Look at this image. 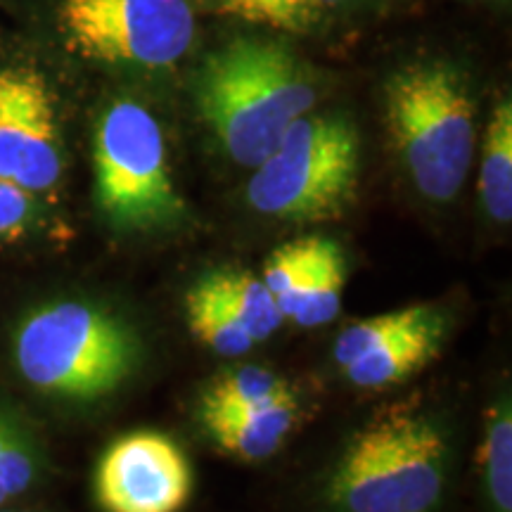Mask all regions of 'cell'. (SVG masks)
Segmentation results:
<instances>
[{
    "instance_id": "16",
    "label": "cell",
    "mask_w": 512,
    "mask_h": 512,
    "mask_svg": "<svg viewBox=\"0 0 512 512\" xmlns=\"http://www.w3.org/2000/svg\"><path fill=\"white\" fill-rule=\"evenodd\" d=\"M292 389L280 375L261 366H242L214 377L200 396V415L235 413L264 406Z\"/></svg>"
},
{
    "instance_id": "2",
    "label": "cell",
    "mask_w": 512,
    "mask_h": 512,
    "mask_svg": "<svg viewBox=\"0 0 512 512\" xmlns=\"http://www.w3.org/2000/svg\"><path fill=\"white\" fill-rule=\"evenodd\" d=\"M12 358L36 392L91 403L131 380L143 361V339L136 325L107 306L55 299L19 320Z\"/></svg>"
},
{
    "instance_id": "13",
    "label": "cell",
    "mask_w": 512,
    "mask_h": 512,
    "mask_svg": "<svg viewBox=\"0 0 512 512\" xmlns=\"http://www.w3.org/2000/svg\"><path fill=\"white\" fill-rule=\"evenodd\" d=\"M479 197L486 214L496 223L512 219V105L498 102L486 126L482 169H479Z\"/></svg>"
},
{
    "instance_id": "20",
    "label": "cell",
    "mask_w": 512,
    "mask_h": 512,
    "mask_svg": "<svg viewBox=\"0 0 512 512\" xmlns=\"http://www.w3.org/2000/svg\"><path fill=\"white\" fill-rule=\"evenodd\" d=\"M427 306L430 304H411L403 306L399 311L380 313V316L363 318L347 325V330L339 332L335 342V361L342 368H347L356 358H361L363 354H368V351H373L375 347L389 342V339H394L403 330L418 323L422 313L427 311Z\"/></svg>"
},
{
    "instance_id": "7",
    "label": "cell",
    "mask_w": 512,
    "mask_h": 512,
    "mask_svg": "<svg viewBox=\"0 0 512 512\" xmlns=\"http://www.w3.org/2000/svg\"><path fill=\"white\" fill-rule=\"evenodd\" d=\"M60 29L86 60L164 69L190 50L195 17L188 0H62Z\"/></svg>"
},
{
    "instance_id": "14",
    "label": "cell",
    "mask_w": 512,
    "mask_h": 512,
    "mask_svg": "<svg viewBox=\"0 0 512 512\" xmlns=\"http://www.w3.org/2000/svg\"><path fill=\"white\" fill-rule=\"evenodd\" d=\"M328 245V238L292 240L273 249L271 256L266 259L261 280L275 297L285 320L292 318L299 299H302L306 287L311 285L313 275L318 273Z\"/></svg>"
},
{
    "instance_id": "4",
    "label": "cell",
    "mask_w": 512,
    "mask_h": 512,
    "mask_svg": "<svg viewBox=\"0 0 512 512\" xmlns=\"http://www.w3.org/2000/svg\"><path fill=\"white\" fill-rule=\"evenodd\" d=\"M387 124L415 188L448 202L467 181L475 155V100L465 76L444 62H415L389 76Z\"/></svg>"
},
{
    "instance_id": "3",
    "label": "cell",
    "mask_w": 512,
    "mask_h": 512,
    "mask_svg": "<svg viewBox=\"0 0 512 512\" xmlns=\"http://www.w3.org/2000/svg\"><path fill=\"white\" fill-rule=\"evenodd\" d=\"M448 484L444 432L425 415H389L344 448L320 489L323 512H434Z\"/></svg>"
},
{
    "instance_id": "17",
    "label": "cell",
    "mask_w": 512,
    "mask_h": 512,
    "mask_svg": "<svg viewBox=\"0 0 512 512\" xmlns=\"http://www.w3.org/2000/svg\"><path fill=\"white\" fill-rule=\"evenodd\" d=\"M41 475V451L15 411L0 403V508L24 496Z\"/></svg>"
},
{
    "instance_id": "21",
    "label": "cell",
    "mask_w": 512,
    "mask_h": 512,
    "mask_svg": "<svg viewBox=\"0 0 512 512\" xmlns=\"http://www.w3.org/2000/svg\"><path fill=\"white\" fill-rule=\"evenodd\" d=\"M221 15L280 31H306L320 15L318 0H219Z\"/></svg>"
},
{
    "instance_id": "5",
    "label": "cell",
    "mask_w": 512,
    "mask_h": 512,
    "mask_svg": "<svg viewBox=\"0 0 512 512\" xmlns=\"http://www.w3.org/2000/svg\"><path fill=\"white\" fill-rule=\"evenodd\" d=\"M361 140L342 114H304L254 166L247 200L264 216L297 223L339 219L356 200Z\"/></svg>"
},
{
    "instance_id": "10",
    "label": "cell",
    "mask_w": 512,
    "mask_h": 512,
    "mask_svg": "<svg viewBox=\"0 0 512 512\" xmlns=\"http://www.w3.org/2000/svg\"><path fill=\"white\" fill-rule=\"evenodd\" d=\"M446 335V316L437 306H427L418 323L389 342L356 358L344 368L347 380L361 389H384L418 373L437 358Z\"/></svg>"
},
{
    "instance_id": "19",
    "label": "cell",
    "mask_w": 512,
    "mask_h": 512,
    "mask_svg": "<svg viewBox=\"0 0 512 512\" xmlns=\"http://www.w3.org/2000/svg\"><path fill=\"white\" fill-rule=\"evenodd\" d=\"M344 283H347V259H344L342 247L330 240L318 273L313 275L311 285L306 287L290 320L299 328H320L335 320L342 306Z\"/></svg>"
},
{
    "instance_id": "12",
    "label": "cell",
    "mask_w": 512,
    "mask_h": 512,
    "mask_svg": "<svg viewBox=\"0 0 512 512\" xmlns=\"http://www.w3.org/2000/svg\"><path fill=\"white\" fill-rule=\"evenodd\" d=\"M228 306L238 325L256 342H264L285 323L283 311L264 280L240 268H216L202 275Z\"/></svg>"
},
{
    "instance_id": "6",
    "label": "cell",
    "mask_w": 512,
    "mask_h": 512,
    "mask_svg": "<svg viewBox=\"0 0 512 512\" xmlns=\"http://www.w3.org/2000/svg\"><path fill=\"white\" fill-rule=\"evenodd\" d=\"M95 204L121 233L169 228L185 216L171 181L164 133L150 110L133 100L110 105L95 128Z\"/></svg>"
},
{
    "instance_id": "11",
    "label": "cell",
    "mask_w": 512,
    "mask_h": 512,
    "mask_svg": "<svg viewBox=\"0 0 512 512\" xmlns=\"http://www.w3.org/2000/svg\"><path fill=\"white\" fill-rule=\"evenodd\" d=\"M211 441L228 456L259 463L273 456L297 422V399L294 392L280 396L264 406L235 413L200 415Z\"/></svg>"
},
{
    "instance_id": "15",
    "label": "cell",
    "mask_w": 512,
    "mask_h": 512,
    "mask_svg": "<svg viewBox=\"0 0 512 512\" xmlns=\"http://www.w3.org/2000/svg\"><path fill=\"white\" fill-rule=\"evenodd\" d=\"M185 318L192 335L214 354L238 358L254 347V339L240 328L228 306L204 278H197L185 294Z\"/></svg>"
},
{
    "instance_id": "18",
    "label": "cell",
    "mask_w": 512,
    "mask_h": 512,
    "mask_svg": "<svg viewBox=\"0 0 512 512\" xmlns=\"http://www.w3.org/2000/svg\"><path fill=\"white\" fill-rule=\"evenodd\" d=\"M479 460L489 510L512 512V415L508 399L498 401L489 413Z\"/></svg>"
},
{
    "instance_id": "9",
    "label": "cell",
    "mask_w": 512,
    "mask_h": 512,
    "mask_svg": "<svg viewBox=\"0 0 512 512\" xmlns=\"http://www.w3.org/2000/svg\"><path fill=\"white\" fill-rule=\"evenodd\" d=\"M62 176L55 95L34 67L0 69V178L38 195Z\"/></svg>"
},
{
    "instance_id": "24",
    "label": "cell",
    "mask_w": 512,
    "mask_h": 512,
    "mask_svg": "<svg viewBox=\"0 0 512 512\" xmlns=\"http://www.w3.org/2000/svg\"><path fill=\"white\" fill-rule=\"evenodd\" d=\"M0 512H38V510H31V508H0Z\"/></svg>"
},
{
    "instance_id": "23",
    "label": "cell",
    "mask_w": 512,
    "mask_h": 512,
    "mask_svg": "<svg viewBox=\"0 0 512 512\" xmlns=\"http://www.w3.org/2000/svg\"><path fill=\"white\" fill-rule=\"evenodd\" d=\"M318 3H320V8H332V5L344 3V0H318Z\"/></svg>"
},
{
    "instance_id": "1",
    "label": "cell",
    "mask_w": 512,
    "mask_h": 512,
    "mask_svg": "<svg viewBox=\"0 0 512 512\" xmlns=\"http://www.w3.org/2000/svg\"><path fill=\"white\" fill-rule=\"evenodd\" d=\"M197 114L233 162L254 169L271 155L294 121L318 102L302 60L283 43L238 38L197 69Z\"/></svg>"
},
{
    "instance_id": "22",
    "label": "cell",
    "mask_w": 512,
    "mask_h": 512,
    "mask_svg": "<svg viewBox=\"0 0 512 512\" xmlns=\"http://www.w3.org/2000/svg\"><path fill=\"white\" fill-rule=\"evenodd\" d=\"M36 216V197L0 178V242L24 238L34 228Z\"/></svg>"
},
{
    "instance_id": "8",
    "label": "cell",
    "mask_w": 512,
    "mask_h": 512,
    "mask_svg": "<svg viewBox=\"0 0 512 512\" xmlns=\"http://www.w3.org/2000/svg\"><path fill=\"white\" fill-rule=\"evenodd\" d=\"M195 489L192 465L169 434L140 430L112 441L95 467L102 512H183Z\"/></svg>"
}]
</instances>
